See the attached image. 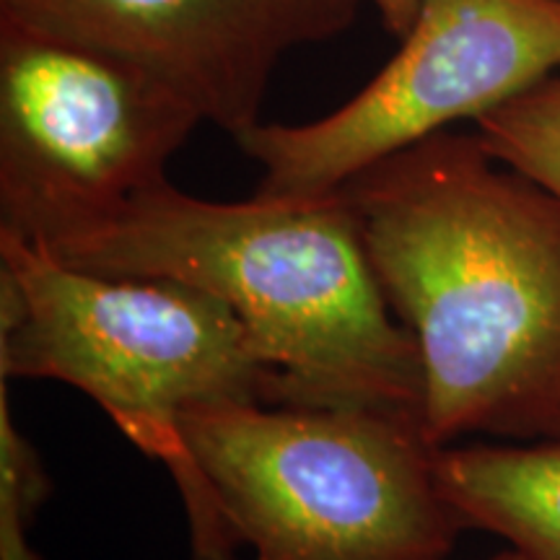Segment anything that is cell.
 Instances as JSON below:
<instances>
[{"label": "cell", "instance_id": "9c48e42d", "mask_svg": "<svg viewBox=\"0 0 560 560\" xmlns=\"http://www.w3.org/2000/svg\"><path fill=\"white\" fill-rule=\"evenodd\" d=\"M475 132L493 159L560 200V79H545L486 112Z\"/></svg>", "mask_w": 560, "mask_h": 560}, {"label": "cell", "instance_id": "30bf717a", "mask_svg": "<svg viewBox=\"0 0 560 560\" xmlns=\"http://www.w3.org/2000/svg\"><path fill=\"white\" fill-rule=\"evenodd\" d=\"M47 495L50 478L13 420L9 380H0V560H42L32 545V524Z\"/></svg>", "mask_w": 560, "mask_h": 560}, {"label": "cell", "instance_id": "3957f363", "mask_svg": "<svg viewBox=\"0 0 560 560\" xmlns=\"http://www.w3.org/2000/svg\"><path fill=\"white\" fill-rule=\"evenodd\" d=\"M0 380H52L89 395L177 482L192 560L242 545L195 472L182 418L206 405H272L276 374L226 301L164 278L75 270L0 231Z\"/></svg>", "mask_w": 560, "mask_h": 560}, {"label": "cell", "instance_id": "7c38bea8", "mask_svg": "<svg viewBox=\"0 0 560 560\" xmlns=\"http://www.w3.org/2000/svg\"><path fill=\"white\" fill-rule=\"evenodd\" d=\"M490 560H527V558H524L522 552H516V550H506V552H501V556H495Z\"/></svg>", "mask_w": 560, "mask_h": 560}, {"label": "cell", "instance_id": "ba28073f", "mask_svg": "<svg viewBox=\"0 0 560 560\" xmlns=\"http://www.w3.org/2000/svg\"><path fill=\"white\" fill-rule=\"evenodd\" d=\"M436 478L465 527L503 537L527 560H560V439L444 446Z\"/></svg>", "mask_w": 560, "mask_h": 560}, {"label": "cell", "instance_id": "5b68a950", "mask_svg": "<svg viewBox=\"0 0 560 560\" xmlns=\"http://www.w3.org/2000/svg\"><path fill=\"white\" fill-rule=\"evenodd\" d=\"M202 122L151 70L0 13V231L50 244L104 219Z\"/></svg>", "mask_w": 560, "mask_h": 560}, {"label": "cell", "instance_id": "7a4b0ae2", "mask_svg": "<svg viewBox=\"0 0 560 560\" xmlns=\"http://www.w3.org/2000/svg\"><path fill=\"white\" fill-rule=\"evenodd\" d=\"M39 247L75 270L179 280L226 301L276 374L272 405L420 420L418 346L384 299L340 190L213 202L166 179Z\"/></svg>", "mask_w": 560, "mask_h": 560}, {"label": "cell", "instance_id": "52a82bcc", "mask_svg": "<svg viewBox=\"0 0 560 560\" xmlns=\"http://www.w3.org/2000/svg\"><path fill=\"white\" fill-rule=\"evenodd\" d=\"M363 0H0L30 21L151 70L231 138L260 122L291 50L340 37Z\"/></svg>", "mask_w": 560, "mask_h": 560}, {"label": "cell", "instance_id": "8992f818", "mask_svg": "<svg viewBox=\"0 0 560 560\" xmlns=\"http://www.w3.org/2000/svg\"><path fill=\"white\" fill-rule=\"evenodd\" d=\"M558 68L560 0H420L400 52L353 100L314 122H257L234 140L262 166L260 198H319Z\"/></svg>", "mask_w": 560, "mask_h": 560}, {"label": "cell", "instance_id": "6da1fadb", "mask_svg": "<svg viewBox=\"0 0 560 560\" xmlns=\"http://www.w3.org/2000/svg\"><path fill=\"white\" fill-rule=\"evenodd\" d=\"M423 371L420 429L560 439V200L441 130L340 187Z\"/></svg>", "mask_w": 560, "mask_h": 560}, {"label": "cell", "instance_id": "277c9868", "mask_svg": "<svg viewBox=\"0 0 560 560\" xmlns=\"http://www.w3.org/2000/svg\"><path fill=\"white\" fill-rule=\"evenodd\" d=\"M182 436L255 560H446L467 529L418 418L226 402L187 412Z\"/></svg>", "mask_w": 560, "mask_h": 560}, {"label": "cell", "instance_id": "8fae6325", "mask_svg": "<svg viewBox=\"0 0 560 560\" xmlns=\"http://www.w3.org/2000/svg\"><path fill=\"white\" fill-rule=\"evenodd\" d=\"M369 3L380 11L382 24L392 34H400V37L408 34L420 9V0H369Z\"/></svg>", "mask_w": 560, "mask_h": 560}]
</instances>
